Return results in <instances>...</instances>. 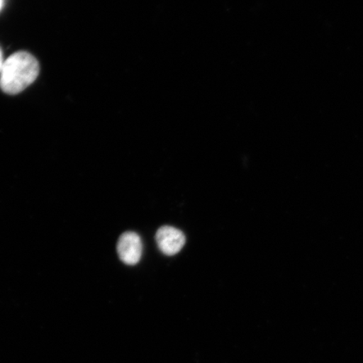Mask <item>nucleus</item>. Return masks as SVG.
Returning a JSON list of instances; mask_svg holds the SVG:
<instances>
[{
    "mask_svg": "<svg viewBox=\"0 0 363 363\" xmlns=\"http://www.w3.org/2000/svg\"><path fill=\"white\" fill-rule=\"evenodd\" d=\"M39 71V63L31 54H13L4 61L0 72V88L8 94H19L34 83Z\"/></svg>",
    "mask_w": 363,
    "mask_h": 363,
    "instance_id": "obj_1",
    "label": "nucleus"
},
{
    "mask_svg": "<svg viewBox=\"0 0 363 363\" xmlns=\"http://www.w3.org/2000/svg\"><path fill=\"white\" fill-rule=\"evenodd\" d=\"M4 0H0V11L2 10V8L4 6Z\"/></svg>",
    "mask_w": 363,
    "mask_h": 363,
    "instance_id": "obj_5",
    "label": "nucleus"
},
{
    "mask_svg": "<svg viewBox=\"0 0 363 363\" xmlns=\"http://www.w3.org/2000/svg\"><path fill=\"white\" fill-rule=\"evenodd\" d=\"M4 62V58H3V53H2L1 49H0V72H1V70H2Z\"/></svg>",
    "mask_w": 363,
    "mask_h": 363,
    "instance_id": "obj_4",
    "label": "nucleus"
},
{
    "mask_svg": "<svg viewBox=\"0 0 363 363\" xmlns=\"http://www.w3.org/2000/svg\"><path fill=\"white\" fill-rule=\"evenodd\" d=\"M156 242L163 254L174 256L184 247L186 238L180 230L172 226H162L157 231Z\"/></svg>",
    "mask_w": 363,
    "mask_h": 363,
    "instance_id": "obj_3",
    "label": "nucleus"
},
{
    "mask_svg": "<svg viewBox=\"0 0 363 363\" xmlns=\"http://www.w3.org/2000/svg\"><path fill=\"white\" fill-rule=\"evenodd\" d=\"M117 252L120 259L127 265H135L143 255V242L135 233H125L121 235L117 243Z\"/></svg>",
    "mask_w": 363,
    "mask_h": 363,
    "instance_id": "obj_2",
    "label": "nucleus"
}]
</instances>
